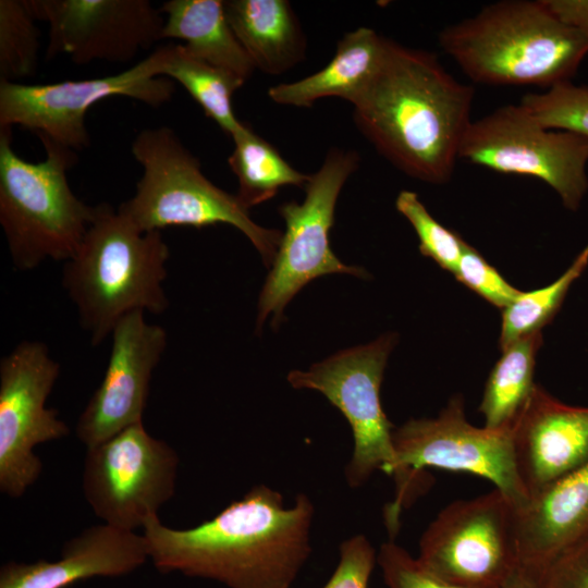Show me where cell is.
Here are the masks:
<instances>
[{
    "instance_id": "e0dca14e",
    "label": "cell",
    "mask_w": 588,
    "mask_h": 588,
    "mask_svg": "<svg viewBox=\"0 0 588 588\" xmlns=\"http://www.w3.org/2000/svg\"><path fill=\"white\" fill-rule=\"evenodd\" d=\"M511 430L530 501L588 462V407L565 404L538 384Z\"/></svg>"
},
{
    "instance_id": "2e32d148",
    "label": "cell",
    "mask_w": 588,
    "mask_h": 588,
    "mask_svg": "<svg viewBox=\"0 0 588 588\" xmlns=\"http://www.w3.org/2000/svg\"><path fill=\"white\" fill-rule=\"evenodd\" d=\"M111 338L103 378L76 424L87 449L143 422L152 373L167 346L166 330L148 323L139 310L122 317Z\"/></svg>"
},
{
    "instance_id": "83f0119b",
    "label": "cell",
    "mask_w": 588,
    "mask_h": 588,
    "mask_svg": "<svg viewBox=\"0 0 588 588\" xmlns=\"http://www.w3.org/2000/svg\"><path fill=\"white\" fill-rule=\"evenodd\" d=\"M519 103L544 127L588 139L587 85L563 82L544 91L527 94Z\"/></svg>"
},
{
    "instance_id": "4316f807",
    "label": "cell",
    "mask_w": 588,
    "mask_h": 588,
    "mask_svg": "<svg viewBox=\"0 0 588 588\" xmlns=\"http://www.w3.org/2000/svg\"><path fill=\"white\" fill-rule=\"evenodd\" d=\"M36 21L28 0L0 1V81L34 75L40 49Z\"/></svg>"
},
{
    "instance_id": "5bb4252c",
    "label": "cell",
    "mask_w": 588,
    "mask_h": 588,
    "mask_svg": "<svg viewBox=\"0 0 588 588\" xmlns=\"http://www.w3.org/2000/svg\"><path fill=\"white\" fill-rule=\"evenodd\" d=\"M60 375L48 346L22 341L0 360V490L22 497L40 476L34 448L70 433L58 411L46 407Z\"/></svg>"
},
{
    "instance_id": "8992f818",
    "label": "cell",
    "mask_w": 588,
    "mask_h": 588,
    "mask_svg": "<svg viewBox=\"0 0 588 588\" xmlns=\"http://www.w3.org/2000/svg\"><path fill=\"white\" fill-rule=\"evenodd\" d=\"M131 148L143 173L134 195L118 211L138 230L229 224L245 234L267 267L272 265L282 232L257 224L236 195L209 181L199 160L171 127L142 130Z\"/></svg>"
},
{
    "instance_id": "484cf974",
    "label": "cell",
    "mask_w": 588,
    "mask_h": 588,
    "mask_svg": "<svg viewBox=\"0 0 588 588\" xmlns=\"http://www.w3.org/2000/svg\"><path fill=\"white\" fill-rule=\"evenodd\" d=\"M587 266L588 245L555 281L535 291L520 292L503 308L499 340L501 350L522 338L541 332L555 316L572 284L583 274Z\"/></svg>"
},
{
    "instance_id": "52a82bcc",
    "label": "cell",
    "mask_w": 588,
    "mask_h": 588,
    "mask_svg": "<svg viewBox=\"0 0 588 588\" xmlns=\"http://www.w3.org/2000/svg\"><path fill=\"white\" fill-rule=\"evenodd\" d=\"M464 408L463 396L455 395L437 417L412 418L394 428L396 494L385 513L391 536L397 532L402 507L421 488L427 467L488 479L517 511L530 503L517 470L512 430L476 427L467 421Z\"/></svg>"
},
{
    "instance_id": "d6986e66",
    "label": "cell",
    "mask_w": 588,
    "mask_h": 588,
    "mask_svg": "<svg viewBox=\"0 0 588 588\" xmlns=\"http://www.w3.org/2000/svg\"><path fill=\"white\" fill-rule=\"evenodd\" d=\"M588 537V462L516 510L517 567L538 586Z\"/></svg>"
},
{
    "instance_id": "44dd1931",
    "label": "cell",
    "mask_w": 588,
    "mask_h": 588,
    "mask_svg": "<svg viewBox=\"0 0 588 588\" xmlns=\"http://www.w3.org/2000/svg\"><path fill=\"white\" fill-rule=\"evenodd\" d=\"M229 23L255 69L279 75L306 51L301 23L286 0H225Z\"/></svg>"
},
{
    "instance_id": "d6a6232c",
    "label": "cell",
    "mask_w": 588,
    "mask_h": 588,
    "mask_svg": "<svg viewBox=\"0 0 588 588\" xmlns=\"http://www.w3.org/2000/svg\"><path fill=\"white\" fill-rule=\"evenodd\" d=\"M539 588H588V537L563 555L544 575Z\"/></svg>"
},
{
    "instance_id": "603a6c76",
    "label": "cell",
    "mask_w": 588,
    "mask_h": 588,
    "mask_svg": "<svg viewBox=\"0 0 588 588\" xmlns=\"http://www.w3.org/2000/svg\"><path fill=\"white\" fill-rule=\"evenodd\" d=\"M158 74L180 83L205 114L231 137L244 125L233 110V95L245 81L192 54L183 44L156 49Z\"/></svg>"
},
{
    "instance_id": "ac0fdd59",
    "label": "cell",
    "mask_w": 588,
    "mask_h": 588,
    "mask_svg": "<svg viewBox=\"0 0 588 588\" xmlns=\"http://www.w3.org/2000/svg\"><path fill=\"white\" fill-rule=\"evenodd\" d=\"M148 559L143 535L103 523L68 540L54 562L3 564L0 588H66L91 577L128 575Z\"/></svg>"
},
{
    "instance_id": "9c48e42d",
    "label": "cell",
    "mask_w": 588,
    "mask_h": 588,
    "mask_svg": "<svg viewBox=\"0 0 588 588\" xmlns=\"http://www.w3.org/2000/svg\"><path fill=\"white\" fill-rule=\"evenodd\" d=\"M458 158L495 172L540 180L572 211L580 207L588 191V139L544 127L520 103L473 121Z\"/></svg>"
},
{
    "instance_id": "e575fe53",
    "label": "cell",
    "mask_w": 588,
    "mask_h": 588,
    "mask_svg": "<svg viewBox=\"0 0 588 588\" xmlns=\"http://www.w3.org/2000/svg\"><path fill=\"white\" fill-rule=\"evenodd\" d=\"M503 588H539L535 581L526 576L518 567L506 580Z\"/></svg>"
},
{
    "instance_id": "cb8c5ba5",
    "label": "cell",
    "mask_w": 588,
    "mask_h": 588,
    "mask_svg": "<svg viewBox=\"0 0 588 588\" xmlns=\"http://www.w3.org/2000/svg\"><path fill=\"white\" fill-rule=\"evenodd\" d=\"M542 344L541 332L522 338L504 350L492 368L479 412L488 429H511L536 383L534 369Z\"/></svg>"
},
{
    "instance_id": "836d02e7",
    "label": "cell",
    "mask_w": 588,
    "mask_h": 588,
    "mask_svg": "<svg viewBox=\"0 0 588 588\" xmlns=\"http://www.w3.org/2000/svg\"><path fill=\"white\" fill-rule=\"evenodd\" d=\"M543 3L560 21L588 37V0H543Z\"/></svg>"
},
{
    "instance_id": "7a4b0ae2",
    "label": "cell",
    "mask_w": 588,
    "mask_h": 588,
    "mask_svg": "<svg viewBox=\"0 0 588 588\" xmlns=\"http://www.w3.org/2000/svg\"><path fill=\"white\" fill-rule=\"evenodd\" d=\"M474 87L426 50L389 39L376 77L354 107V122L376 149L424 182L451 180L471 124Z\"/></svg>"
},
{
    "instance_id": "6da1fadb",
    "label": "cell",
    "mask_w": 588,
    "mask_h": 588,
    "mask_svg": "<svg viewBox=\"0 0 588 588\" xmlns=\"http://www.w3.org/2000/svg\"><path fill=\"white\" fill-rule=\"evenodd\" d=\"M315 506L299 493L292 506L266 486H254L213 518L187 529L143 526L149 559L162 574L216 580L228 588H291L311 554Z\"/></svg>"
},
{
    "instance_id": "4fadbf2b",
    "label": "cell",
    "mask_w": 588,
    "mask_h": 588,
    "mask_svg": "<svg viewBox=\"0 0 588 588\" xmlns=\"http://www.w3.org/2000/svg\"><path fill=\"white\" fill-rule=\"evenodd\" d=\"M179 463L171 445L148 433L143 422L132 425L87 449L85 499L105 524L128 531L143 528L173 497Z\"/></svg>"
},
{
    "instance_id": "ffe728a7",
    "label": "cell",
    "mask_w": 588,
    "mask_h": 588,
    "mask_svg": "<svg viewBox=\"0 0 588 588\" xmlns=\"http://www.w3.org/2000/svg\"><path fill=\"white\" fill-rule=\"evenodd\" d=\"M388 42L368 27L348 32L324 68L299 81L274 85L268 96L275 103L299 108H309L326 97H339L354 106L380 70Z\"/></svg>"
},
{
    "instance_id": "f1b7e54d",
    "label": "cell",
    "mask_w": 588,
    "mask_h": 588,
    "mask_svg": "<svg viewBox=\"0 0 588 588\" xmlns=\"http://www.w3.org/2000/svg\"><path fill=\"white\" fill-rule=\"evenodd\" d=\"M395 206L414 228L420 253L453 273L468 243L460 234L438 222L416 193L400 192Z\"/></svg>"
},
{
    "instance_id": "d4e9b609",
    "label": "cell",
    "mask_w": 588,
    "mask_h": 588,
    "mask_svg": "<svg viewBox=\"0 0 588 588\" xmlns=\"http://www.w3.org/2000/svg\"><path fill=\"white\" fill-rule=\"evenodd\" d=\"M228 163L238 182L237 198L249 210L274 197L285 185L305 188L310 175L293 168L269 142L245 124L232 137Z\"/></svg>"
},
{
    "instance_id": "4dcf8cb0",
    "label": "cell",
    "mask_w": 588,
    "mask_h": 588,
    "mask_svg": "<svg viewBox=\"0 0 588 588\" xmlns=\"http://www.w3.org/2000/svg\"><path fill=\"white\" fill-rule=\"evenodd\" d=\"M383 580L388 588H461L430 574L393 539L383 542L377 553Z\"/></svg>"
},
{
    "instance_id": "5b68a950",
    "label": "cell",
    "mask_w": 588,
    "mask_h": 588,
    "mask_svg": "<svg viewBox=\"0 0 588 588\" xmlns=\"http://www.w3.org/2000/svg\"><path fill=\"white\" fill-rule=\"evenodd\" d=\"M38 137L45 159L29 162L13 149L12 127H0V224L19 271L33 270L47 259L69 260L97 210L81 200L69 184L76 151Z\"/></svg>"
},
{
    "instance_id": "7c38bea8",
    "label": "cell",
    "mask_w": 588,
    "mask_h": 588,
    "mask_svg": "<svg viewBox=\"0 0 588 588\" xmlns=\"http://www.w3.org/2000/svg\"><path fill=\"white\" fill-rule=\"evenodd\" d=\"M156 50L123 72L102 77L46 84L0 81V127L30 130L73 150L89 146L87 111L110 97H126L149 107L169 102L175 90L158 74Z\"/></svg>"
},
{
    "instance_id": "f546056e",
    "label": "cell",
    "mask_w": 588,
    "mask_h": 588,
    "mask_svg": "<svg viewBox=\"0 0 588 588\" xmlns=\"http://www.w3.org/2000/svg\"><path fill=\"white\" fill-rule=\"evenodd\" d=\"M462 284L490 304L505 308L522 291L511 285L471 245H467L453 272Z\"/></svg>"
},
{
    "instance_id": "8fae6325",
    "label": "cell",
    "mask_w": 588,
    "mask_h": 588,
    "mask_svg": "<svg viewBox=\"0 0 588 588\" xmlns=\"http://www.w3.org/2000/svg\"><path fill=\"white\" fill-rule=\"evenodd\" d=\"M516 509L498 489L448 504L419 540L418 562L461 588H503L517 568Z\"/></svg>"
},
{
    "instance_id": "30bf717a",
    "label": "cell",
    "mask_w": 588,
    "mask_h": 588,
    "mask_svg": "<svg viewBox=\"0 0 588 588\" xmlns=\"http://www.w3.org/2000/svg\"><path fill=\"white\" fill-rule=\"evenodd\" d=\"M395 342L396 335L388 333L366 345L342 350L306 371L287 375L294 389L320 392L347 420L354 448L344 475L351 488L362 487L377 470L394 474L395 427L383 411L380 389Z\"/></svg>"
},
{
    "instance_id": "ba28073f",
    "label": "cell",
    "mask_w": 588,
    "mask_h": 588,
    "mask_svg": "<svg viewBox=\"0 0 588 588\" xmlns=\"http://www.w3.org/2000/svg\"><path fill=\"white\" fill-rule=\"evenodd\" d=\"M354 151L331 149L305 186L302 204H282L285 231L258 299L257 330L272 315V327L283 319L289 302L310 281L330 273L366 278L359 267L343 264L330 246V230L339 194L358 167Z\"/></svg>"
},
{
    "instance_id": "3957f363",
    "label": "cell",
    "mask_w": 588,
    "mask_h": 588,
    "mask_svg": "<svg viewBox=\"0 0 588 588\" xmlns=\"http://www.w3.org/2000/svg\"><path fill=\"white\" fill-rule=\"evenodd\" d=\"M441 48L477 84L550 88L571 81L588 37L543 0H502L440 32Z\"/></svg>"
},
{
    "instance_id": "1f68e13d",
    "label": "cell",
    "mask_w": 588,
    "mask_h": 588,
    "mask_svg": "<svg viewBox=\"0 0 588 588\" xmlns=\"http://www.w3.org/2000/svg\"><path fill=\"white\" fill-rule=\"evenodd\" d=\"M339 563L322 588H368L377 564V552L365 535L342 541Z\"/></svg>"
},
{
    "instance_id": "9a60e30c",
    "label": "cell",
    "mask_w": 588,
    "mask_h": 588,
    "mask_svg": "<svg viewBox=\"0 0 588 588\" xmlns=\"http://www.w3.org/2000/svg\"><path fill=\"white\" fill-rule=\"evenodd\" d=\"M48 24L47 59L125 63L161 40L164 17L148 0H28Z\"/></svg>"
},
{
    "instance_id": "277c9868",
    "label": "cell",
    "mask_w": 588,
    "mask_h": 588,
    "mask_svg": "<svg viewBox=\"0 0 588 588\" xmlns=\"http://www.w3.org/2000/svg\"><path fill=\"white\" fill-rule=\"evenodd\" d=\"M65 261L62 285L93 346L101 344L125 315L162 314L169 306L163 282L170 248L161 231L142 232L109 204Z\"/></svg>"
},
{
    "instance_id": "7402d4cb",
    "label": "cell",
    "mask_w": 588,
    "mask_h": 588,
    "mask_svg": "<svg viewBox=\"0 0 588 588\" xmlns=\"http://www.w3.org/2000/svg\"><path fill=\"white\" fill-rule=\"evenodd\" d=\"M159 10L161 39L183 40L192 54L245 82L253 74L255 65L229 23L224 1L169 0Z\"/></svg>"
}]
</instances>
